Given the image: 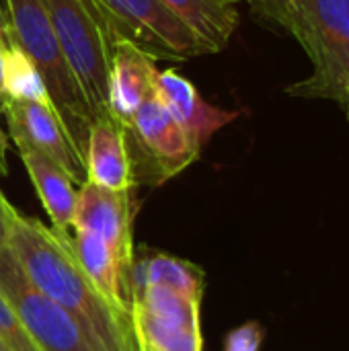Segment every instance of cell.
Returning a JSON list of instances; mask_svg holds the SVG:
<instances>
[{"label":"cell","mask_w":349,"mask_h":351,"mask_svg":"<svg viewBox=\"0 0 349 351\" xmlns=\"http://www.w3.org/2000/svg\"><path fill=\"white\" fill-rule=\"evenodd\" d=\"M123 130L136 185H163L183 173L202 154V148L156 95L136 111Z\"/></svg>","instance_id":"5b68a950"},{"label":"cell","mask_w":349,"mask_h":351,"mask_svg":"<svg viewBox=\"0 0 349 351\" xmlns=\"http://www.w3.org/2000/svg\"><path fill=\"white\" fill-rule=\"evenodd\" d=\"M0 113L16 148H35L53 158L80 187L86 181V165L66 136V130L51 105L37 101L4 99Z\"/></svg>","instance_id":"30bf717a"},{"label":"cell","mask_w":349,"mask_h":351,"mask_svg":"<svg viewBox=\"0 0 349 351\" xmlns=\"http://www.w3.org/2000/svg\"><path fill=\"white\" fill-rule=\"evenodd\" d=\"M142 286H165L195 300L204 298L206 278L202 267L191 261L173 257L169 253L146 251L134 257L132 267V294Z\"/></svg>","instance_id":"e0dca14e"},{"label":"cell","mask_w":349,"mask_h":351,"mask_svg":"<svg viewBox=\"0 0 349 351\" xmlns=\"http://www.w3.org/2000/svg\"><path fill=\"white\" fill-rule=\"evenodd\" d=\"M348 111H349V105H348Z\"/></svg>","instance_id":"4316f807"},{"label":"cell","mask_w":349,"mask_h":351,"mask_svg":"<svg viewBox=\"0 0 349 351\" xmlns=\"http://www.w3.org/2000/svg\"><path fill=\"white\" fill-rule=\"evenodd\" d=\"M70 68L97 117L107 111V84L115 35L93 0H41Z\"/></svg>","instance_id":"277c9868"},{"label":"cell","mask_w":349,"mask_h":351,"mask_svg":"<svg viewBox=\"0 0 349 351\" xmlns=\"http://www.w3.org/2000/svg\"><path fill=\"white\" fill-rule=\"evenodd\" d=\"M251 10L272 27L286 31V0H245Z\"/></svg>","instance_id":"44dd1931"},{"label":"cell","mask_w":349,"mask_h":351,"mask_svg":"<svg viewBox=\"0 0 349 351\" xmlns=\"http://www.w3.org/2000/svg\"><path fill=\"white\" fill-rule=\"evenodd\" d=\"M0 351H12L10 348H8V343H6V341H4L2 337H0Z\"/></svg>","instance_id":"484cf974"},{"label":"cell","mask_w":349,"mask_h":351,"mask_svg":"<svg viewBox=\"0 0 349 351\" xmlns=\"http://www.w3.org/2000/svg\"><path fill=\"white\" fill-rule=\"evenodd\" d=\"M265 341V329L259 321H247L232 329L224 339V351H261Z\"/></svg>","instance_id":"ffe728a7"},{"label":"cell","mask_w":349,"mask_h":351,"mask_svg":"<svg viewBox=\"0 0 349 351\" xmlns=\"http://www.w3.org/2000/svg\"><path fill=\"white\" fill-rule=\"evenodd\" d=\"M6 173H8V169H6V140L0 132V175L4 177Z\"/></svg>","instance_id":"cb8c5ba5"},{"label":"cell","mask_w":349,"mask_h":351,"mask_svg":"<svg viewBox=\"0 0 349 351\" xmlns=\"http://www.w3.org/2000/svg\"><path fill=\"white\" fill-rule=\"evenodd\" d=\"M84 165L88 183L113 191H128L136 187L125 130L111 115L97 117L91 123Z\"/></svg>","instance_id":"4fadbf2b"},{"label":"cell","mask_w":349,"mask_h":351,"mask_svg":"<svg viewBox=\"0 0 349 351\" xmlns=\"http://www.w3.org/2000/svg\"><path fill=\"white\" fill-rule=\"evenodd\" d=\"M0 41H2L4 45L14 43L12 33H10V23H8V16H6V12L2 10V6H0Z\"/></svg>","instance_id":"603a6c76"},{"label":"cell","mask_w":349,"mask_h":351,"mask_svg":"<svg viewBox=\"0 0 349 351\" xmlns=\"http://www.w3.org/2000/svg\"><path fill=\"white\" fill-rule=\"evenodd\" d=\"M14 43L31 58L43 78L51 107L68 140L84 160L86 140L95 115L51 29L41 0H4Z\"/></svg>","instance_id":"3957f363"},{"label":"cell","mask_w":349,"mask_h":351,"mask_svg":"<svg viewBox=\"0 0 349 351\" xmlns=\"http://www.w3.org/2000/svg\"><path fill=\"white\" fill-rule=\"evenodd\" d=\"M204 45L206 53L222 51L239 27V0H158Z\"/></svg>","instance_id":"9a60e30c"},{"label":"cell","mask_w":349,"mask_h":351,"mask_svg":"<svg viewBox=\"0 0 349 351\" xmlns=\"http://www.w3.org/2000/svg\"><path fill=\"white\" fill-rule=\"evenodd\" d=\"M72 230H88L109 245L123 284L132 292V267L136 257L132 189L113 191L84 181L76 191Z\"/></svg>","instance_id":"9c48e42d"},{"label":"cell","mask_w":349,"mask_h":351,"mask_svg":"<svg viewBox=\"0 0 349 351\" xmlns=\"http://www.w3.org/2000/svg\"><path fill=\"white\" fill-rule=\"evenodd\" d=\"M27 175L45 208L51 228L60 234L72 230V216L76 206V183L72 177L49 156L35 148H16Z\"/></svg>","instance_id":"5bb4252c"},{"label":"cell","mask_w":349,"mask_h":351,"mask_svg":"<svg viewBox=\"0 0 349 351\" xmlns=\"http://www.w3.org/2000/svg\"><path fill=\"white\" fill-rule=\"evenodd\" d=\"M16 218H19V212L12 208V204L0 191V251L8 247V239H10Z\"/></svg>","instance_id":"7402d4cb"},{"label":"cell","mask_w":349,"mask_h":351,"mask_svg":"<svg viewBox=\"0 0 349 351\" xmlns=\"http://www.w3.org/2000/svg\"><path fill=\"white\" fill-rule=\"evenodd\" d=\"M156 76L158 68L154 66V58L125 39H115L107 84L109 115L121 125H128L136 111L154 97Z\"/></svg>","instance_id":"8fae6325"},{"label":"cell","mask_w":349,"mask_h":351,"mask_svg":"<svg viewBox=\"0 0 349 351\" xmlns=\"http://www.w3.org/2000/svg\"><path fill=\"white\" fill-rule=\"evenodd\" d=\"M132 327L138 351H204L202 300L165 286L132 294Z\"/></svg>","instance_id":"8992f818"},{"label":"cell","mask_w":349,"mask_h":351,"mask_svg":"<svg viewBox=\"0 0 349 351\" xmlns=\"http://www.w3.org/2000/svg\"><path fill=\"white\" fill-rule=\"evenodd\" d=\"M115 39H125L154 60L181 62L204 56L197 37L158 0H93Z\"/></svg>","instance_id":"ba28073f"},{"label":"cell","mask_w":349,"mask_h":351,"mask_svg":"<svg viewBox=\"0 0 349 351\" xmlns=\"http://www.w3.org/2000/svg\"><path fill=\"white\" fill-rule=\"evenodd\" d=\"M0 337L12 351H41L29 337L8 298L0 292Z\"/></svg>","instance_id":"d6986e66"},{"label":"cell","mask_w":349,"mask_h":351,"mask_svg":"<svg viewBox=\"0 0 349 351\" xmlns=\"http://www.w3.org/2000/svg\"><path fill=\"white\" fill-rule=\"evenodd\" d=\"M68 245L80 267L103 292V296L117 308L130 313L132 292L123 284L117 259L109 249V245L88 230H70Z\"/></svg>","instance_id":"2e32d148"},{"label":"cell","mask_w":349,"mask_h":351,"mask_svg":"<svg viewBox=\"0 0 349 351\" xmlns=\"http://www.w3.org/2000/svg\"><path fill=\"white\" fill-rule=\"evenodd\" d=\"M2 88L6 99L51 105L41 74L16 43L6 45L2 51Z\"/></svg>","instance_id":"ac0fdd59"},{"label":"cell","mask_w":349,"mask_h":351,"mask_svg":"<svg viewBox=\"0 0 349 351\" xmlns=\"http://www.w3.org/2000/svg\"><path fill=\"white\" fill-rule=\"evenodd\" d=\"M154 95L202 150L218 130L239 117V111H228L206 103L195 84L173 68L158 70Z\"/></svg>","instance_id":"7c38bea8"},{"label":"cell","mask_w":349,"mask_h":351,"mask_svg":"<svg viewBox=\"0 0 349 351\" xmlns=\"http://www.w3.org/2000/svg\"><path fill=\"white\" fill-rule=\"evenodd\" d=\"M68 234L19 214L8 249L27 280L66 308L101 351H138L130 313L111 304L76 261Z\"/></svg>","instance_id":"6da1fadb"},{"label":"cell","mask_w":349,"mask_h":351,"mask_svg":"<svg viewBox=\"0 0 349 351\" xmlns=\"http://www.w3.org/2000/svg\"><path fill=\"white\" fill-rule=\"evenodd\" d=\"M286 31L313 64V74L286 93L349 105V0H286Z\"/></svg>","instance_id":"7a4b0ae2"},{"label":"cell","mask_w":349,"mask_h":351,"mask_svg":"<svg viewBox=\"0 0 349 351\" xmlns=\"http://www.w3.org/2000/svg\"><path fill=\"white\" fill-rule=\"evenodd\" d=\"M0 292L41 351H101L66 308L27 280L8 247L0 251Z\"/></svg>","instance_id":"52a82bcc"},{"label":"cell","mask_w":349,"mask_h":351,"mask_svg":"<svg viewBox=\"0 0 349 351\" xmlns=\"http://www.w3.org/2000/svg\"><path fill=\"white\" fill-rule=\"evenodd\" d=\"M4 43L0 41V105L4 103V99H6V95H4V88H2V51H4Z\"/></svg>","instance_id":"d4e9b609"}]
</instances>
